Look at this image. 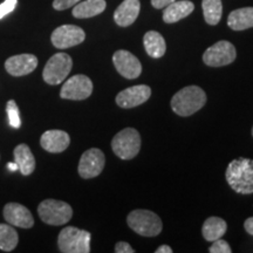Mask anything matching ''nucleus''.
Listing matches in <instances>:
<instances>
[{"label":"nucleus","instance_id":"obj_11","mask_svg":"<svg viewBox=\"0 0 253 253\" xmlns=\"http://www.w3.org/2000/svg\"><path fill=\"white\" fill-rule=\"evenodd\" d=\"M104 164H106V157L102 150L91 148L82 154L78 167L79 175L84 179L94 178L103 171Z\"/></svg>","mask_w":253,"mask_h":253},{"label":"nucleus","instance_id":"obj_19","mask_svg":"<svg viewBox=\"0 0 253 253\" xmlns=\"http://www.w3.org/2000/svg\"><path fill=\"white\" fill-rule=\"evenodd\" d=\"M14 161L17 163L18 169L20 170L21 175L30 176L36 170V158L32 154L31 148L27 144L21 143L15 147L13 151Z\"/></svg>","mask_w":253,"mask_h":253},{"label":"nucleus","instance_id":"obj_18","mask_svg":"<svg viewBox=\"0 0 253 253\" xmlns=\"http://www.w3.org/2000/svg\"><path fill=\"white\" fill-rule=\"evenodd\" d=\"M194 2L189 0H176L168 5L163 12V20L167 24H175L194 12Z\"/></svg>","mask_w":253,"mask_h":253},{"label":"nucleus","instance_id":"obj_28","mask_svg":"<svg viewBox=\"0 0 253 253\" xmlns=\"http://www.w3.org/2000/svg\"><path fill=\"white\" fill-rule=\"evenodd\" d=\"M18 0H5L1 5H0V19H2L6 15L14 11L17 7Z\"/></svg>","mask_w":253,"mask_h":253},{"label":"nucleus","instance_id":"obj_3","mask_svg":"<svg viewBox=\"0 0 253 253\" xmlns=\"http://www.w3.org/2000/svg\"><path fill=\"white\" fill-rule=\"evenodd\" d=\"M91 235L74 226L61 230L58 237L59 251L62 253H89Z\"/></svg>","mask_w":253,"mask_h":253},{"label":"nucleus","instance_id":"obj_21","mask_svg":"<svg viewBox=\"0 0 253 253\" xmlns=\"http://www.w3.org/2000/svg\"><path fill=\"white\" fill-rule=\"evenodd\" d=\"M227 25L233 31H244L253 27V7L238 8L231 12Z\"/></svg>","mask_w":253,"mask_h":253},{"label":"nucleus","instance_id":"obj_35","mask_svg":"<svg viewBox=\"0 0 253 253\" xmlns=\"http://www.w3.org/2000/svg\"><path fill=\"white\" fill-rule=\"evenodd\" d=\"M252 136H253V126H252Z\"/></svg>","mask_w":253,"mask_h":253},{"label":"nucleus","instance_id":"obj_31","mask_svg":"<svg viewBox=\"0 0 253 253\" xmlns=\"http://www.w3.org/2000/svg\"><path fill=\"white\" fill-rule=\"evenodd\" d=\"M173 1H176V0H151V5H153L155 8L161 9L167 7L168 5H170Z\"/></svg>","mask_w":253,"mask_h":253},{"label":"nucleus","instance_id":"obj_27","mask_svg":"<svg viewBox=\"0 0 253 253\" xmlns=\"http://www.w3.org/2000/svg\"><path fill=\"white\" fill-rule=\"evenodd\" d=\"M209 252L210 253H231L232 252V250H231L230 245L227 244V242L219 238L217 240H213V244L210 246Z\"/></svg>","mask_w":253,"mask_h":253},{"label":"nucleus","instance_id":"obj_9","mask_svg":"<svg viewBox=\"0 0 253 253\" xmlns=\"http://www.w3.org/2000/svg\"><path fill=\"white\" fill-rule=\"evenodd\" d=\"M93 93V82L86 75L78 74L63 84L60 96L65 100H86Z\"/></svg>","mask_w":253,"mask_h":253},{"label":"nucleus","instance_id":"obj_8","mask_svg":"<svg viewBox=\"0 0 253 253\" xmlns=\"http://www.w3.org/2000/svg\"><path fill=\"white\" fill-rule=\"evenodd\" d=\"M237 58L236 47L229 41L221 40L205 50L203 61L210 67H223L230 65Z\"/></svg>","mask_w":253,"mask_h":253},{"label":"nucleus","instance_id":"obj_30","mask_svg":"<svg viewBox=\"0 0 253 253\" xmlns=\"http://www.w3.org/2000/svg\"><path fill=\"white\" fill-rule=\"evenodd\" d=\"M114 250H115L116 253H134L135 252V250L126 242H119L118 244L115 245V249Z\"/></svg>","mask_w":253,"mask_h":253},{"label":"nucleus","instance_id":"obj_10","mask_svg":"<svg viewBox=\"0 0 253 253\" xmlns=\"http://www.w3.org/2000/svg\"><path fill=\"white\" fill-rule=\"evenodd\" d=\"M86 39V33L81 27L75 25H62L53 31L50 40L53 46L59 49L71 48L80 45Z\"/></svg>","mask_w":253,"mask_h":253},{"label":"nucleus","instance_id":"obj_22","mask_svg":"<svg viewBox=\"0 0 253 253\" xmlns=\"http://www.w3.org/2000/svg\"><path fill=\"white\" fill-rule=\"evenodd\" d=\"M106 0H84L78 2L73 8V15L78 19L91 18L99 15L106 9Z\"/></svg>","mask_w":253,"mask_h":253},{"label":"nucleus","instance_id":"obj_25","mask_svg":"<svg viewBox=\"0 0 253 253\" xmlns=\"http://www.w3.org/2000/svg\"><path fill=\"white\" fill-rule=\"evenodd\" d=\"M204 19L209 25H217L220 21L223 14V5L221 0H203L202 1Z\"/></svg>","mask_w":253,"mask_h":253},{"label":"nucleus","instance_id":"obj_34","mask_svg":"<svg viewBox=\"0 0 253 253\" xmlns=\"http://www.w3.org/2000/svg\"><path fill=\"white\" fill-rule=\"evenodd\" d=\"M7 168L9 170H12V171H17V170H19L18 169V166H17V163H8L7 164Z\"/></svg>","mask_w":253,"mask_h":253},{"label":"nucleus","instance_id":"obj_23","mask_svg":"<svg viewBox=\"0 0 253 253\" xmlns=\"http://www.w3.org/2000/svg\"><path fill=\"white\" fill-rule=\"evenodd\" d=\"M227 224L219 217H210L204 221L202 227V235L208 242H213L223 237L226 233Z\"/></svg>","mask_w":253,"mask_h":253},{"label":"nucleus","instance_id":"obj_7","mask_svg":"<svg viewBox=\"0 0 253 253\" xmlns=\"http://www.w3.org/2000/svg\"><path fill=\"white\" fill-rule=\"evenodd\" d=\"M73 67V60L67 53H56L47 61L42 71V78L50 86L60 84L68 77Z\"/></svg>","mask_w":253,"mask_h":253},{"label":"nucleus","instance_id":"obj_16","mask_svg":"<svg viewBox=\"0 0 253 253\" xmlns=\"http://www.w3.org/2000/svg\"><path fill=\"white\" fill-rule=\"evenodd\" d=\"M71 143V137L66 131L53 129L47 130L41 135L40 145L42 149L48 151L50 154H59L65 151Z\"/></svg>","mask_w":253,"mask_h":253},{"label":"nucleus","instance_id":"obj_29","mask_svg":"<svg viewBox=\"0 0 253 253\" xmlns=\"http://www.w3.org/2000/svg\"><path fill=\"white\" fill-rule=\"evenodd\" d=\"M81 0H54L53 1V7L56 11H63V9H67L72 7V6H75Z\"/></svg>","mask_w":253,"mask_h":253},{"label":"nucleus","instance_id":"obj_20","mask_svg":"<svg viewBox=\"0 0 253 253\" xmlns=\"http://www.w3.org/2000/svg\"><path fill=\"white\" fill-rule=\"evenodd\" d=\"M143 45L145 52L153 59H160L166 54L167 45L166 40L156 31H149L145 33L143 38Z\"/></svg>","mask_w":253,"mask_h":253},{"label":"nucleus","instance_id":"obj_13","mask_svg":"<svg viewBox=\"0 0 253 253\" xmlns=\"http://www.w3.org/2000/svg\"><path fill=\"white\" fill-rule=\"evenodd\" d=\"M151 96V89L145 84H137V86L129 87L126 89L120 91L116 96V103L119 107L125 109L135 108L147 102Z\"/></svg>","mask_w":253,"mask_h":253},{"label":"nucleus","instance_id":"obj_24","mask_svg":"<svg viewBox=\"0 0 253 253\" xmlns=\"http://www.w3.org/2000/svg\"><path fill=\"white\" fill-rule=\"evenodd\" d=\"M19 236L11 224H0V250L11 252L17 248Z\"/></svg>","mask_w":253,"mask_h":253},{"label":"nucleus","instance_id":"obj_5","mask_svg":"<svg viewBox=\"0 0 253 253\" xmlns=\"http://www.w3.org/2000/svg\"><path fill=\"white\" fill-rule=\"evenodd\" d=\"M38 213L43 223L53 226L67 224L73 217V209L66 202L45 199L38 207Z\"/></svg>","mask_w":253,"mask_h":253},{"label":"nucleus","instance_id":"obj_26","mask_svg":"<svg viewBox=\"0 0 253 253\" xmlns=\"http://www.w3.org/2000/svg\"><path fill=\"white\" fill-rule=\"evenodd\" d=\"M6 112H7L8 122L11 126H13L15 129L20 128V113H19V107L14 100H9L7 104H6Z\"/></svg>","mask_w":253,"mask_h":253},{"label":"nucleus","instance_id":"obj_17","mask_svg":"<svg viewBox=\"0 0 253 253\" xmlns=\"http://www.w3.org/2000/svg\"><path fill=\"white\" fill-rule=\"evenodd\" d=\"M140 0H125L114 12V20L121 27L130 26L140 14Z\"/></svg>","mask_w":253,"mask_h":253},{"label":"nucleus","instance_id":"obj_14","mask_svg":"<svg viewBox=\"0 0 253 253\" xmlns=\"http://www.w3.org/2000/svg\"><path fill=\"white\" fill-rule=\"evenodd\" d=\"M5 220L13 226L21 229H31L34 225V218L26 207L19 203H8L4 207Z\"/></svg>","mask_w":253,"mask_h":253},{"label":"nucleus","instance_id":"obj_1","mask_svg":"<svg viewBox=\"0 0 253 253\" xmlns=\"http://www.w3.org/2000/svg\"><path fill=\"white\" fill-rule=\"evenodd\" d=\"M226 181L233 191L240 195L253 194V160L237 158L227 166Z\"/></svg>","mask_w":253,"mask_h":253},{"label":"nucleus","instance_id":"obj_6","mask_svg":"<svg viewBox=\"0 0 253 253\" xmlns=\"http://www.w3.org/2000/svg\"><path fill=\"white\" fill-rule=\"evenodd\" d=\"M114 154L121 160H131L141 149V136L134 128H126L114 136L112 141Z\"/></svg>","mask_w":253,"mask_h":253},{"label":"nucleus","instance_id":"obj_4","mask_svg":"<svg viewBox=\"0 0 253 253\" xmlns=\"http://www.w3.org/2000/svg\"><path fill=\"white\" fill-rule=\"evenodd\" d=\"M126 223L134 232L143 237H156L163 227L161 218L149 210L131 211L126 217Z\"/></svg>","mask_w":253,"mask_h":253},{"label":"nucleus","instance_id":"obj_15","mask_svg":"<svg viewBox=\"0 0 253 253\" xmlns=\"http://www.w3.org/2000/svg\"><path fill=\"white\" fill-rule=\"evenodd\" d=\"M38 67V58L33 54H19L5 61V69L12 77H24L31 74Z\"/></svg>","mask_w":253,"mask_h":253},{"label":"nucleus","instance_id":"obj_32","mask_svg":"<svg viewBox=\"0 0 253 253\" xmlns=\"http://www.w3.org/2000/svg\"><path fill=\"white\" fill-rule=\"evenodd\" d=\"M244 227H245L246 232H248L249 235L253 236V217H250V218H248V219L245 220Z\"/></svg>","mask_w":253,"mask_h":253},{"label":"nucleus","instance_id":"obj_33","mask_svg":"<svg viewBox=\"0 0 253 253\" xmlns=\"http://www.w3.org/2000/svg\"><path fill=\"white\" fill-rule=\"evenodd\" d=\"M155 252L156 253H172V249L168 245H162V246H160V248H158Z\"/></svg>","mask_w":253,"mask_h":253},{"label":"nucleus","instance_id":"obj_12","mask_svg":"<svg viewBox=\"0 0 253 253\" xmlns=\"http://www.w3.org/2000/svg\"><path fill=\"white\" fill-rule=\"evenodd\" d=\"M113 63L116 71L128 80L137 79L142 73V65L136 56L128 50L120 49L114 53Z\"/></svg>","mask_w":253,"mask_h":253},{"label":"nucleus","instance_id":"obj_2","mask_svg":"<svg viewBox=\"0 0 253 253\" xmlns=\"http://www.w3.org/2000/svg\"><path fill=\"white\" fill-rule=\"evenodd\" d=\"M207 103V94L197 86L184 87L173 95L171 108L177 115L190 116L197 113Z\"/></svg>","mask_w":253,"mask_h":253}]
</instances>
